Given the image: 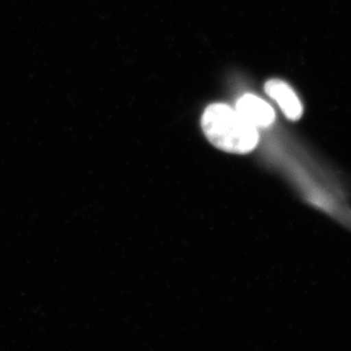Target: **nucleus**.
<instances>
[{"mask_svg": "<svg viewBox=\"0 0 351 351\" xmlns=\"http://www.w3.org/2000/svg\"><path fill=\"white\" fill-rule=\"evenodd\" d=\"M237 112L255 128H263L274 123L276 113L267 101L254 95H244L237 101Z\"/></svg>", "mask_w": 351, "mask_h": 351, "instance_id": "f03ea898", "label": "nucleus"}, {"mask_svg": "<svg viewBox=\"0 0 351 351\" xmlns=\"http://www.w3.org/2000/svg\"><path fill=\"white\" fill-rule=\"evenodd\" d=\"M202 129L215 147L230 154H249L258 143L257 128L225 104H213L205 110Z\"/></svg>", "mask_w": 351, "mask_h": 351, "instance_id": "f257e3e1", "label": "nucleus"}, {"mask_svg": "<svg viewBox=\"0 0 351 351\" xmlns=\"http://www.w3.org/2000/svg\"><path fill=\"white\" fill-rule=\"evenodd\" d=\"M265 89L270 98L276 101L277 105L289 119L295 121L301 119L304 112L301 101L287 83L278 80H269L265 84Z\"/></svg>", "mask_w": 351, "mask_h": 351, "instance_id": "7ed1b4c3", "label": "nucleus"}]
</instances>
